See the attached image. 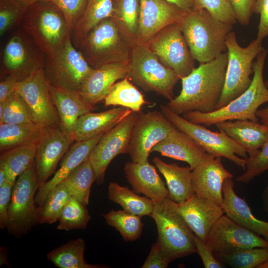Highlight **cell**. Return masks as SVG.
<instances>
[{
    "label": "cell",
    "mask_w": 268,
    "mask_h": 268,
    "mask_svg": "<svg viewBox=\"0 0 268 268\" xmlns=\"http://www.w3.org/2000/svg\"><path fill=\"white\" fill-rule=\"evenodd\" d=\"M95 180L94 170L88 159L63 182L72 197L87 205L89 203L91 187Z\"/></svg>",
    "instance_id": "cell-39"
},
{
    "label": "cell",
    "mask_w": 268,
    "mask_h": 268,
    "mask_svg": "<svg viewBox=\"0 0 268 268\" xmlns=\"http://www.w3.org/2000/svg\"><path fill=\"white\" fill-rule=\"evenodd\" d=\"M160 108L161 112L175 128L189 135L206 153L226 158L245 169L247 152L225 133L213 132L202 125L192 123L166 105H161Z\"/></svg>",
    "instance_id": "cell-9"
},
{
    "label": "cell",
    "mask_w": 268,
    "mask_h": 268,
    "mask_svg": "<svg viewBox=\"0 0 268 268\" xmlns=\"http://www.w3.org/2000/svg\"><path fill=\"white\" fill-rule=\"evenodd\" d=\"M16 92L25 103L33 122L44 128L60 127L59 116L43 68L19 82Z\"/></svg>",
    "instance_id": "cell-16"
},
{
    "label": "cell",
    "mask_w": 268,
    "mask_h": 268,
    "mask_svg": "<svg viewBox=\"0 0 268 268\" xmlns=\"http://www.w3.org/2000/svg\"><path fill=\"white\" fill-rule=\"evenodd\" d=\"M179 24L193 58L200 64L227 50L225 41L233 24L219 20L206 9L195 8L184 13Z\"/></svg>",
    "instance_id": "cell-2"
},
{
    "label": "cell",
    "mask_w": 268,
    "mask_h": 268,
    "mask_svg": "<svg viewBox=\"0 0 268 268\" xmlns=\"http://www.w3.org/2000/svg\"><path fill=\"white\" fill-rule=\"evenodd\" d=\"M106 223L119 232L125 241H134L139 239L143 224L139 216L125 210H111L103 214Z\"/></svg>",
    "instance_id": "cell-40"
},
{
    "label": "cell",
    "mask_w": 268,
    "mask_h": 268,
    "mask_svg": "<svg viewBox=\"0 0 268 268\" xmlns=\"http://www.w3.org/2000/svg\"><path fill=\"white\" fill-rule=\"evenodd\" d=\"M222 207L224 213L235 222L268 241V222L256 218L247 201L235 192L232 178L226 179L223 186Z\"/></svg>",
    "instance_id": "cell-26"
},
{
    "label": "cell",
    "mask_w": 268,
    "mask_h": 268,
    "mask_svg": "<svg viewBox=\"0 0 268 268\" xmlns=\"http://www.w3.org/2000/svg\"><path fill=\"white\" fill-rule=\"evenodd\" d=\"M113 2L111 17L132 47L136 42L139 0H113Z\"/></svg>",
    "instance_id": "cell-34"
},
{
    "label": "cell",
    "mask_w": 268,
    "mask_h": 268,
    "mask_svg": "<svg viewBox=\"0 0 268 268\" xmlns=\"http://www.w3.org/2000/svg\"><path fill=\"white\" fill-rule=\"evenodd\" d=\"M170 261L164 255L157 241L152 245L142 268H167Z\"/></svg>",
    "instance_id": "cell-51"
},
{
    "label": "cell",
    "mask_w": 268,
    "mask_h": 268,
    "mask_svg": "<svg viewBox=\"0 0 268 268\" xmlns=\"http://www.w3.org/2000/svg\"><path fill=\"white\" fill-rule=\"evenodd\" d=\"M108 189L109 199L120 205L125 211L140 217L151 214L154 202L148 197L140 196L116 182H110Z\"/></svg>",
    "instance_id": "cell-35"
},
{
    "label": "cell",
    "mask_w": 268,
    "mask_h": 268,
    "mask_svg": "<svg viewBox=\"0 0 268 268\" xmlns=\"http://www.w3.org/2000/svg\"><path fill=\"white\" fill-rule=\"evenodd\" d=\"M175 128L161 112H140L129 142L128 154L131 160L137 163L148 161L152 148L167 137Z\"/></svg>",
    "instance_id": "cell-15"
},
{
    "label": "cell",
    "mask_w": 268,
    "mask_h": 268,
    "mask_svg": "<svg viewBox=\"0 0 268 268\" xmlns=\"http://www.w3.org/2000/svg\"><path fill=\"white\" fill-rule=\"evenodd\" d=\"M219 131L225 133L249 154H255L268 140V127L250 120H237L218 123Z\"/></svg>",
    "instance_id": "cell-28"
},
{
    "label": "cell",
    "mask_w": 268,
    "mask_h": 268,
    "mask_svg": "<svg viewBox=\"0 0 268 268\" xmlns=\"http://www.w3.org/2000/svg\"><path fill=\"white\" fill-rule=\"evenodd\" d=\"M147 44L160 62L172 69L180 79L195 68V60L179 23L162 29Z\"/></svg>",
    "instance_id": "cell-14"
},
{
    "label": "cell",
    "mask_w": 268,
    "mask_h": 268,
    "mask_svg": "<svg viewBox=\"0 0 268 268\" xmlns=\"http://www.w3.org/2000/svg\"><path fill=\"white\" fill-rule=\"evenodd\" d=\"M214 253L253 247H268V241L223 215L211 229L206 241Z\"/></svg>",
    "instance_id": "cell-17"
},
{
    "label": "cell",
    "mask_w": 268,
    "mask_h": 268,
    "mask_svg": "<svg viewBox=\"0 0 268 268\" xmlns=\"http://www.w3.org/2000/svg\"><path fill=\"white\" fill-rule=\"evenodd\" d=\"M268 51L264 49L253 65L251 84L243 93L225 106L209 113L191 111L182 115L188 121L208 127L227 121L250 120L259 121L256 113L268 102V88L264 79V69Z\"/></svg>",
    "instance_id": "cell-3"
},
{
    "label": "cell",
    "mask_w": 268,
    "mask_h": 268,
    "mask_svg": "<svg viewBox=\"0 0 268 268\" xmlns=\"http://www.w3.org/2000/svg\"><path fill=\"white\" fill-rule=\"evenodd\" d=\"M45 59L44 54L20 29L12 35L4 46L1 74L20 82L43 68Z\"/></svg>",
    "instance_id": "cell-12"
},
{
    "label": "cell",
    "mask_w": 268,
    "mask_h": 268,
    "mask_svg": "<svg viewBox=\"0 0 268 268\" xmlns=\"http://www.w3.org/2000/svg\"><path fill=\"white\" fill-rule=\"evenodd\" d=\"M258 268H268V261L261 264Z\"/></svg>",
    "instance_id": "cell-61"
},
{
    "label": "cell",
    "mask_w": 268,
    "mask_h": 268,
    "mask_svg": "<svg viewBox=\"0 0 268 268\" xmlns=\"http://www.w3.org/2000/svg\"><path fill=\"white\" fill-rule=\"evenodd\" d=\"M50 95L60 118L61 130L74 141L77 121L82 115L94 110L78 91L49 84Z\"/></svg>",
    "instance_id": "cell-23"
},
{
    "label": "cell",
    "mask_w": 268,
    "mask_h": 268,
    "mask_svg": "<svg viewBox=\"0 0 268 268\" xmlns=\"http://www.w3.org/2000/svg\"><path fill=\"white\" fill-rule=\"evenodd\" d=\"M139 113L132 111L104 133L92 150L88 159L98 185L103 183L106 171L112 160L120 154H128L132 132Z\"/></svg>",
    "instance_id": "cell-13"
},
{
    "label": "cell",
    "mask_w": 268,
    "mask_h": 268,
    "mask_svg": "<svg viewBox=\"0 0 268 268\" xmlns=\"http://www.w3.org/2000/svg\"><path fill=\"white\" fill-rule=\"evenodd\" d=\"M214 255L220 262L233 268H258L268 261V247H253Z\"/></svg>",
    "instance_id": "cell-41"
},
{
    "label": "cell",
    "mask_w": 268,
    "mask_h": 268,
    "mask_svg": "<svg viewBox=\"0 0 268 268\" xmlns=\"http://www.w3.org/2000/svg\"><path fill=\"white\" fill-rule=\"evenodd\" d=\"M39 188L33 163L18 176L14 185L5 222L9 234L19 238L37 224L35 196Z\"/></svg>",
    "instance_id": "cell-10"
},
{
    "label": "cell",
    "mask_w": 268,
    "mask_h": 268,
    "mask_svg": "<svg viewBox=\"0 0 268 268\" xmlns=\"http://www.w3.org/2000/svg\"><path fill=\"white\" fill-rule=\"evenodd\" d=\"M256 38L246 47L238 43L234 31L227 36L225 44L228 61L224 88L217 109L225 106L237 98L251 84L254 60L265 48Z\"/></svg>",
    "instance_id": "cell-8"
},
{
    "label": "cell",
    "mask_w": 268,
    "mask_h": 268,
    "mask_svg": "<svg viewBox=\"0 0 268 268\" xmlns=\"http://www.w3.org/2000/svg\"><path fill=\"white\" fill-rule=\"evenodd\" d=\"M2 104L3 113L0 124L33 122L25 103L16 91L8 96Z\"/></svg>",
    "instance_id": "cell-44"
},
{
    "label": "cell",
    "mask_w": 268,
    "mask_h": 268,
    "mask_svg": "<svg viewBox=\"0 0 268 268\" xmlns=\"http://www.w3.org/2000/svg\"><path fill=\"white\" fill-rule=\"evenodd\" d=\"M237 22L248 25L254 12L256 0H228Z\"/></svg>",
    "instance_id": "cell-48"
},
{
    "label": "cell",
    "mask_w": 268,
    "mask_h": 268,
    "mask_svg": "<svg viewBox=\"0 0 268 268\" xmlns=\"http://www.w3.org/2000/svg\"><path fill=\"white\" fill-rule=\"evenodd\" d=\"M104 103L106 106L123 107L138 113L141 112L143 105L149 104L128 77L118 81L112 86Z\"/></svg>",
    "instance_id": "cell-36"
},
{
    "label": "cell",
    "mask_w": 268,
    "mask_h": 268,
    "mask_svg": "<svg viewBox=\"0 0 268 268\" xmlns=\"http://www.w3.org/2000/svg\"><path fill=\"white\" fill-rule=\"evenodd\" d=\"M72 196L64 182L48 194L44 203L38 206L37 221L39 224H52L58 219Z\"/></svg>",
    "instance_id": "cell-38"
},
{
    "label": "cell",
    "mask_w": 268,
    "mask_h": 268,
    "mask_svg": "<svg viewBox=\"0 0 268 268\" xmlns=\"http://www.w3.org/2000/svg\"><path fill=\"white\" fill-rule=\"evenodd\" d=\"M37 144L11 148L1 152L0 165L6 169L8 178L15 182L17 178L34 163Z\"/></svg>",
    "instance_id": "cell-37"
},
{
    "label": "cell",
    "mask_w": 268,
    "mask_h": 268,
    "mask_svg": "<svg viewBox=\"0 0 268 268\" xmlns=\"http://www.w3.org/2000/svg\"><path fill=\"white\" fill-rule=\"evenodd\" d=\"M91 219L86 205L71 197L58 219L59 230L85 229Z\"/></svg>",
    "instance_id": "cell-42"
},
{
    "label": "cell",
    "mask_w": 268,
    "mask_h": 268,
    "mask_svg": "<svg viewBox=\"0 0 268 268\" xmlns=\"http://www.w3.org/2000/svg\"><path fill=\"white\" fill-rule=\"evenodd\" d=\"M84 240L79 238L72 240L50 252L47 259L59 268H103L106 266L87 263L84 258Z\"/></svg>",
    "instance_id": "cell-33"
},
{
    "label": "cell",
    "mask_w": 268,
    "mask_h": 268,
    "mask_svg": "<svg viewBox=\"0 0 268 268\" xmlns=\"http://www.w3.org/2000/svg\"><path fill=\"white\" fill-rule=\"evenodd\" d=\"M183 12H189L196 8L197 0H166Z\"/></svg>",
    "instance_id": "cell-54"
},
{
    "label": "cell",
    "mask_w": 268,
    "mask_h": 268,
    "mask_svg": "<svg viewBox=\"0 0 268 268\" xmlns=\"http://www.w3.org/2000/svg\"><path fill=\"white\" fill-rule=\"evenodd\" d=\"M113 0H87L84 11L72 28L71 39L77 49L83 37L104 19L111 17Z\"/></svg>",
    "instance_id": "cell-32"
},
{
    "label": "cell",
    "mask_w": 268,
    "mask_h": 268,
    "mask_svg": "<svg viewBox=\"0 0 268 268\" xmlns=\"http://www.w3.org/2000/svg\"><path fill=\"white\" fill-rule=\"evenodd\" d=\"M30 5L23 0H0L1 36L22 22Z\"/></svg>",
    "instance_id": "cell-43"
},
{
    "label": "cell",
    "mask_w": 268,
    "mask_h": 268,
    "mask_svg": "<svg viewBox=\"0 0 268 268\" xmlns=\"http://www.w3.org/2000/svg\"><path fill=\"white\" fill-rule=\"evenodd\" d=\"M62 11L71 31L82 15L87 0H49Z\"/></svg>",
    "instance_id": "cell-47"
},
{
    "label": "cell",
    "mask_w": 268,
    "mask_h": 268,
    "mask_svg": "<svg viewBox=\"0 0 268 268\" xmlns=\"http://www.w3.org/2000/svg\"><path fill=\"white\" fill-rule=\"evenodd\" d=\"M176 208L194 234L205 242L213 226L224 214L221 205L195 193L182 202H176Z\"/></svg>",
    "instance_id": "cell-21"
},
{
    "label": "cell",
    "mask_w": 268,
    "mask_h": 268,
    "mask_svg": "<svg viewBox=\"0 0 268 268\" xmlns=\"http://www.w3.org/2000/svg\"><path fill=\"white\" fill-rule=\"evenodd\" d=\"M21 27L46 57L54 54L71 37V29L64 14L49 0L31 4Z\"/></svg>",
    "instance_id": "cell-4"
},
{
    "label": "cell",
    "mask_w": 268,
    "mask_h": 268,
    "mask_svg": "<svg viewBox=\"0 0 268 268\" xmlns=\"http://www.w3.org/2000/svg\"><path fill=\"white\" fill-rule=\"evenodd\" d=\"M43 69L50 85L79 92L93 68L74 46L70 37L54 54L45 56Z\"/></svg>",
    "instance_id": "cell-11"
},
{
    "label": "cell",
    "mask_w": 268,
    "mask_h": 268,
    "mask_svg": "<svg viewBox=\"0 0 268 268\" xmlns=\"http://www.w3.org/2000/svg\"><path fill=\"white\" fill-rule=\"evenodd\" d=\"M127 77L146 92H155L171 100L179 76L163 65L147 44L137 43L131 48Z\"/></svg>",
    "instance_id": "cell-7"
},
{
    "label": "cell",
    "mask_w": 268,
    "mask_h": 268,
    "mask_svg": "<svg viewBox=\"0 0 268 268\" xmlns=\"http://www.w3.org/2000/svg\"><path fill=\"white\" fill-rule=\"evenodd\" d=\"M228 61L227 52L215 59L200 64L181 78L180 94L166 105L179 115L191 111L209 113L217 109L222 94Z\"/></svg>",
    "instance_id": "cell-1"
},
{
    "label": "cell",
    "mask_w": 268,
    "mask_h": 268,
    "mask_svg": "<svg viewBox=\"0 0 268 268\" xmlns=\"http://www.w3.org/2000/svg\"><path fill=\"white\" fill-rule=\"evenodd\" d=\"M132 46L112 17L106 18L81 40L77 49L93 68L129 61Z\"/></svg>",
    "instance_id": "cell-5"
},
{
    "label": "cell",
    "mask_w": 268,
    "mask_h": 268,
    "mask_svg": "<svg viewBox=\"0 0 268 268\" xmlns=\"http://www.w3.org/2000/svg\"><path fill=\"white\" fill-rule=\"evenodd\" d=\"M132 111L119 106L98 113L89 112L78 119L74 132V140L82 141L90 139L106 133Z\"/></svg>",
    "instance_id": "cell-29"
},
{
    "label": "cell",
    "mask_w": 268,
    "mask_h": 268,
    "mask_svg": "<svg viewBox=\"0 0 268 268\" xmlns=\"http://www.w3.org/2000/svg\"><path fill=\"white\" fill-rule=\"evenodd\" d=\"M254 12L260 15L256 39L263 42L268 36V0H256Z\"/></svg>",
    "instance_id": "cell-52"
},
{
    "label": "cell",
    "mask_w": 268,
    "mask_h": 268,
    "mask_svg": "<svg viewBox=\"0 0 268 268\" xmlns=\"http://www.w3.org/2000/svg\"><path fill=\"white\" fill-rule=\"evenodd\" d=\"M124 173L128 183L137 194H142L154 202L169 197V192L154 166L148 161L125 163Z\"/></svg>",
    "instance_id": "cell-25"
},
{
    "label": "cell",
    "mask_w": 268,
    "mask_h": 268,
    "mask_svg": "<svg viewBox=\"0 0 268 268\" xmlns=\"http://www.w3.org/2000/svg\"><path fill=\"white\" fill-rule=\"evenodd\" d=\"M196 8L206 9L214 17L229 24L237 22L228 0H197Z\"/></svg>",
    "instance_id": "cell-46"
},
{
    "label": "cell",
    "mask_w": 268,
    "mask_h": 268,
    "mask_svg": "<svg viewBox=\"0 0 268 268\" xmlns=\"http://www.w3.org/2000/svg\"><path fill=\"white\" fill-rule=\"evenodd\" d=\"M74 141L59 127H47L37 144L35 167L40 187L55 171L62 157Z\"/></svg>",
    "instance_id": "cell-19"
},
{
    "label": "cell",
    "mask_w": 268,
    "mask_h": 268,
    "mask_svg": "<svg viewBox=\"0 0 268 268\" xmlns=\"http://www.w3.org/2000/svg\"><path fill=\"white\" fill-rule=\"evenodd\" d=\"M233 175L224 166L221 158L206 153L201 163L192 172V184L195 193L222 206L223 186Z\"/></svg>",
    "instance_id": "cell-20"
},
{
    "label": "cell",
    "mask_w": 268,
    "mask_h": 268,
    "mask_svg": "<svg viewBox=\"0 0 268 268\" xmlns=\"http://www.w3.org/2000/svg\"><path fill=\"white\" fill-rule=\"evenodd\" d=\"M139 3L135 44H147L165 27L179 23L184 14L166 0H139Z\"/></svg>",
    "instance_id": "cell-18"
},
{
    "label": "cell",
    "mask_w": 268,
    "mask_h": 268,
    "mask_svg": "<svg viewBox=\"0 0 268 268\" xmlns=\"http://www.w3.org/2000/svg\"><path fill=\"white\" fill-rule=\"evenodd\" d=\"M262 198L264 207L268 215V184L263 192Z\"/></svg>",
    "instance_id": "cell-58"
},
{
    "label": "cell",
    "mask_w": 268,
    "mask_h": 268,
    "mask_svg": "<svg viewBox=\"0 0 268 268\" xmlns=\"http://www.w3.org/2000/svg\"><path fill=\"white\" fill-rule=\"evenodd\" d=\"M0 266H2L3 265H6L8 267L9 266L7 257V250L5 246H0Z\"/></svg>",
    "instance_id": "cell-56"
},
{
    "label": "cell",
    "mask_w": 268,
    "mask_h": 268,
    "mask_svg": "<svg viewBox=\"0 0 268 268\" xmlns=\"http://www.w3.org/2000/svg\"><path fill=\"white\" fill-rule=\"evenodd\" d=\"M7 173L5 168L0 165V186L3 185L7 180Z\"/></svg>",
    "instance_id": "cell-57"
},
{
    "label": "cell",
    "mask_w": 268,
    "mask_h": 268,
    "mask_svg": "<svg viewBox=\"0 0 268 268\" xmlns=\"http://www.w3.org/2000/svg\"><path fill=\"white\" fill-rule=\"evenodd\" d=\"M23 0L26 2L27 3H28L29 4L31 5L38 1H40L42 0Z\"/></svg>",
    "instance_id": "cell-60"
},
{
    "label": "cell",
    "mask_w": 268,
    "mask_h": 268,
    "mask_svg": "<svg viewBox=\"0 0 268 268\" xmlns=\"http://www.w3.org/2000/svg\"><path fill=\"white\" fill-rule=\"evenodd\" d=\"M152 152L185 162L192 170L201 163L206 153L192 137L176 128L152 148Z\"/></svg>",
    "instance_id": "cell-27"
},
{
    "label": "cell",
    "mask_w": 268,
    "mask_h": 268,
    "mask_svg": "<svg viewBox=\"0 0 268 268\" xmlns=\"http://www.w3.org/2000/svg\"><path fill=\"white\" fill-rule=\"evenodd\" d=\"M150 216L157 226V241L170 263L196 253L194 234L177 211L176 202L167 198L154 202Z\"/></svg>",
    "instance_id": "cell-6"
},
{
    "label": "cell",
    "mask_w": 268,
    "mask_h": 268,
    "mask_svg": "<svg viewBox=\"0 0 268 268\" xmlns=\"http://www.w3.org/2000/svg\"><path fill=\"white\" fill-rule=\"evenodd\" d=\"M103 134L90 139L76 141L66 153L60 168L53 177L44 183L38 189L35 196V202L41 205L50 192L58 184L65 180L79 166L88 159L92 150Z\"/></svg>",
    "instance_id": "cell-24"
},
{
    "label": "cell",
    "mask_w": 268,
    "mask_h": 268,
    "mask_svg": "<svg viewBox=\"0 0 268 268\" xmlns=\"http://www.w3.org/2000/svg\"><path fill=\"white\" fill-rule=\"evenodd\" d=\"M265 84L268 88V79L265 81ZM256 115L261 120V122L268 127V106L262 109H259Z\"/></svg>",
    "instance_id": "cell-55"
},
{
    "label": "cell",
    "mask_w": 268,
    "mask_h": 268,
    "mask_svg": "<svg viewBox=\"0 0 268 268\" xmlns=\"http://www.w3.org/2000/svg\"><path fill=\"white\" fill-rule=\"evenodd\" d=\"M15 182L7 179L0 186V228H5V222Z\"/></svg>",
    "instance_id": "cell-50"
},
{
    "label": "cell",
    "mask_w": 268,
    "mask_h": 268,
    "mask_svg": "<svg viewBox=\"0 0 268 268\" xmlns=\"http://www.w3.org/2000/svg\"><path fill=\"white\" fill-rule=\"evenodd\" d=\"M46 128L34 122L0 124V150L37 144Z\"/></svg>",
    "instance_id": "cell-31"
},
{
    "label": "cell",
    "mask_w": 268,
    "mask_h": 268,
    "mask_svg": "<svg viewBox=\"0 0 268 268\" xmlns=\"http://www.w3.org/2000/svg\"><path fill=\"white\" fill-rule=\"evenodd\" d=\"M18 81L8 77H3L0 82V103L16 91Z\"/></svg>",
    "instance_id": "cell-53"
},
{
    "label": "cell",
    "mask_w": 268,
    "mask_h": 268,
    "mask_svg": "<svg viewBox=\"0 0 268 268\" xmlns=\"http://www.w3.org/2000/svg\"><path fill=\"white\" fill-rule=\"evenodd\" d=\"M153 162L165 179L169 199L181 203L195 194L192 184V170L190 166L167 163L158 157H155Z\"/></svg>",
    "instance_id": "cell-30"
},
{
    "label": "cell",
    "mask_w": 268,
    "mask_h": 268,
    "mask_svg": "<svg viewBox=\"0 0 268 268\" xmlns=\"http://www.w3.org/2000/svg\"><path fill=\"white\" fill-rule=\"evenodd\" d=\"M196 253L200 257L205 268H223V263L218 260L206 242L194 234Z\"/></svg>",
    "instance_id": "cell-49"
},
{
    "label": "cell",
    "mask_w": 268,
    "mask_h": 268,
    "mask_svg": "<svg viewBox=\"0 0 268 268\" xmlns=\"http://www.w3.org/2000/svg\"><path fill=\"white\" fill-rule=\"evenodd\" d=\"M245 159V171L237 178L236 180L247 184L268 170V140L255 154Z\"/></svg>",
    "instance_id": "cell-45"
},
{
    "label": "cell",
    "mask_w": 268,
    "mask_h": 268,
    "mask_svg": "<svg viewBox=\"0 0 268 268\" xmlns=\"http://www.w3.org/2000/svg\"><path fill=\"white\" fill-rule=\"evenodd\" d=\"M129 61L105 65L93 68L79 91L89 106L104 101L112 86L119 80L127 77Z\"/></svg>",
    "instance_id": "cell-22"
},
{
    "label": "cell",
    "mask_w": 268,
    "mask_h": 268,
    "mask_svg": "<svg viewBox=\"0 0 268 268\" xmlns=\"http://www.w3.org/2000/svg\"><path fill=\"white\" fill-rule=\"evenodd\" d=\"M3 113V104L0 103V121H1Z\"/></svg>",
    "instance_id": "cell-59"
}]
</instances>
